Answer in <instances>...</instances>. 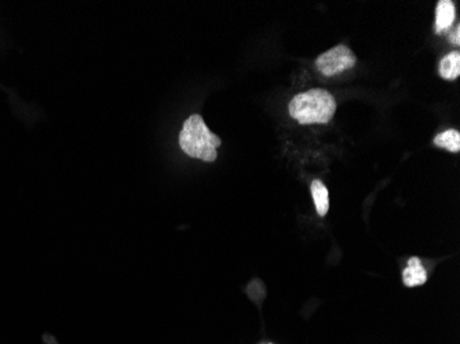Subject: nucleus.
Instances as JSON below:
<instances>
[{"mask_svg": "<svg viewBox=\"0 0 460 344\" xmlns=\"http://www.w3.org/2000/svg\"><path fill=\"white\" fill-rule=\"evenodd\" d=\"M288 110L291 117L304 126L325 124L332 120L336 110V102L331 93L321 89H313L291 99Z\"/></svg>", "mask_w": 460, "mask_h": 344, "instance_id": "f257e3e1", "label": "nucleus"}, {"mask_svg": "<svg viewBox=\"0 0 460 344\" xmlns=\"http://www.w3.org/2000/svg\"><path fill=\"white\" fill-rule=\"evenodd\" d=\"M221 144V138L209 131L200 114H192L184 123L179 134V145L188 156L212 163L216 160V148Z\"/></svg>", "mask_w": 460, "mask_h": 344, "instance_id": "f03ea898", "label": "nucleus"}, {"mask_svg": "<svg viewBox=\"0 0 460 344\" xmlns=\"http://www.w3.org/2000/svg\"><path fill=\"white\" fill-rule=\"evenodd\" d=\"M357 62L356 55L353 51L346 46H336L334 49L325 51L321 54L317 61V69L324 76H335L339 75L348 69H352Z\"/></svg>", "mask_w": 460, "mask_h": 344, "instance_id": "7ed1b4c3", "label": "nucleus"}, {"mask_svg": "<svg viewBox=\"0 0 460 344\" xmlns=\"http://www.w3.org/2000/svg\"><path fill=\"white\" fill-rule=\"evenodd\" d=\"M455 21V4L450 0H443L437 4L436 10V32H447Z\"/></svg>", "mask_w": 460, "mask_h": 344, "instance_id": "20e7f679", "label": "nucleus"}, {"mask_svg": "<svg viewBox=\"0 0 460 344\" xmlns=\"http://www.w3.org/2000/svg\"><path fill=\"white\" fill-rule=\"evenodd\" d=\"M427 280V273L420 262L419 257H410L408 260V266L403 273V281L408 288L419 287L424 284Z\"/></svg>", "mask_w": 460, "mask_h": 344, "instance_id": "39448f33", "label": "nucleus"}, {"mask_svg": "<svg viewBox=\"0 0 460 344\" xmlns=\"http://www.w3.org/2000/svg\"><path fill=\"white\" fill-rule=\"evenodd\" d=\"M460 75V54L454 51L440 62V76L445 80H457Z\"/></svg>", "mask_w": 460, "mask_h": 344, "instance_id": "423d86ee", "label": "nucleus"}, {"mask_svg": "<svg viewBox=\"0 0 460 344\" xmlns=\"http://www.w3.org/2000/svg\"><path fill=\"white\" fill-rule=\"evenodd\" d=\"M311 196L316 204L317 214L320 216H325L329 209V195L328 189L321 181H313L311 184Z\"/></svg>", "mask_w": 460, "mask_h": 344, "instance_id": "0eeeda50", "label": "nucleus"}, {"mask_svg": "<svg viewBox=\"0 0 460 344\" xmlns=\"http://www.w3.org/2000/svg\"><path fill=\"white\" fill-rule=\"evenodd\" d=\"M434 145L437 148L447 149L450 151L458 153L460 150V133L457 130H447L434 138Z\"/></svg>", "mask_w": 460, "mask_h": 344, "instance_id": "6e6552de", "label": "nucleus"}, {"mask_svg": "<svg viewBox=\"0 0 460 344\" xmlns=\"http://www.w3.org/2000/svg\"><path fill=\"white\" fill-rule=\"evenodd\" d=\"M460 28L459 27H457V29H455V33H454V36L451 38V40L455 43V45H459L460 43Z\"/></svg>", "mask_w": 460, "mask_h": 344, "instance_id": "1a4fd4ad", "label": "nucleus"}]
</instances>
